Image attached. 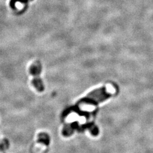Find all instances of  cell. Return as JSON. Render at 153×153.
Here are the masks:
<instances>
[{
	"instance_id": "obj_1",
	"label": "cell",
	"mask_w": 153,
	"mask_h": 153,
	"mask_svg": "<svg viewBox=\"0 0 153 153\" xmlns=\"http://www.w3.org/2000/svg\"><path fill=\"white\" fill-rule=\"evenodd\" d=\"M110 95L109 93L107 92L106 88H102L95 90L90 93L87 97L84 99L83 101L87 103H99L106 99L108 98Z\"/></svg>"
},
{
	"instance_id": "obj_2",
	"label": "cell",
	"mask_w": 153,
	"mask_h": 153,
	"mask_svg": "<svg viewBox=\"0 0 153 153\" xmlns=\"http://www.w3.org/2000/svg\"><path fill=\"white\" fill-rule=\"evenodd\" d=\"M38 141L40 143H42L46 145H48L49 143V138L47 134L41 133L39 135Z\"/></svg>"
},
{
	"instance_id": "obj_3",
	"label": "cell",
	"mask_w": 153,
	"mask_h": 153,
	"mask_svg": "<svg viewBox=\"0 0 153 153\" xmlns=\"http://www.w3.org/2000/svg\"><path fill=\"white\" fill-rule=\"evenodd\" d=\"M9 142L7 139H3L0 142V150L5 151L9 147Z\"/></svg>"
}]
</instances>
